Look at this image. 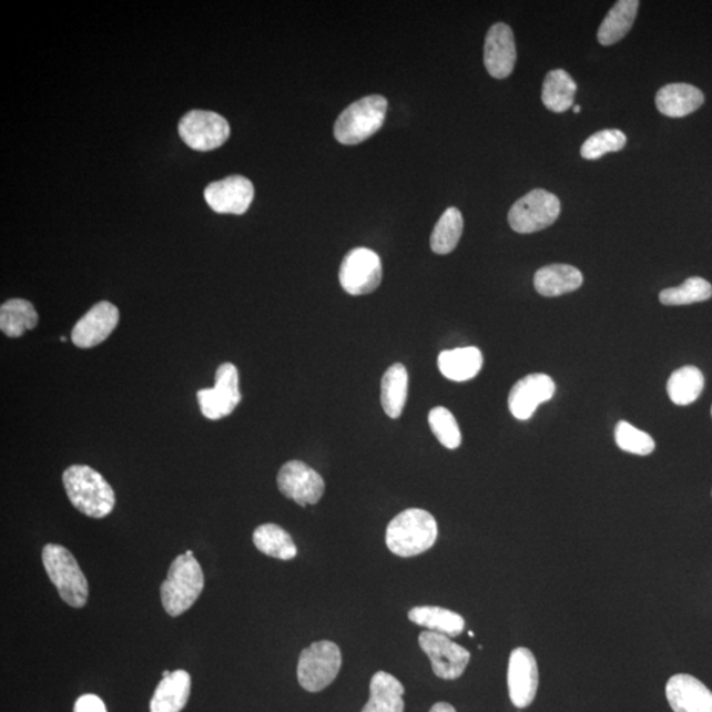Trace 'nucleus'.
<instances>
[{"label":"nucleus","instance_id":"nucleus-1","mask_svg":"<svg viewBox=\"0 0 712 712\" xmlns=\"http://www.w3.org/2000/svg\"><path fill=\"white\" fill-rule=\"evenodd\" d=\"M69 500L75 509L93 519L106 518L115 507V494L109 481L92 467L74 465L62 475Z\"/></svg>","mask_w":712,"mask_h":712},{"label":"nucleus","instance_id":"nucleus-2","mask_svg":"<svg viewBox=\"0 0 712 712\" xmlns=\"http://www.w3.org/2000/svg\"><path fill=\"white\" fill-rule=\"evenodd\" d=\"M437 537L436 519L424 509L409 508L388 523L386 542L394 555L409 558L429 550Z\"/></svg>","mask_w":712,"mask_h":712},{"label":"nucleus","instance_id":"nucleus-3","mask_svg":"<svg viewBox=\"0 0 712 712\" xmlns=\"http://www.w3.org/2000/svg\"><path fill=\"white\" fill-rule=\"evenodd\" d=\"M205 588V576L194 556L181 555L171 564L162 584V603L167 616L190 610Z\"/></svg>","mask_w":712,"mask_h":712},{"label":"nucleus","instance_id":"nucleus-4","mask_svg":"<svg viewBox=\"0 0 712 712\" xmlns=\"http://www.w3.org/2000/svg\"><path fill=\"white\" fill-rule=\"evenodd\" d=\"M387 109L388 102L382 95H368L352 103L335 122V139L345 145L366 142L383 128Z\"/></svg>","mask_w":712,"mask_h":712},{"label":"nucleus","instance_id":"nucleus-5","mask_svg":"<svg viewBox=\"0 0 712 712\" xmlns=\"http://www.w3.org/2000/svg\"><path fill=\"white\" fill-rule=\"evenodd\" d=\"M43 563L49 579L67 604L81 609L88 603V579L71 551L58 543H48L43 549Z\"/></svg>","mask_w":712,"mask_h":712},{"label":"nucleus","instance_id":"nucleus-6","mask_svg":"<svg viewBox=\"0 0 712 712\" xmlns=\"http://www.w3.org/2000/svg\"><path fill=\"white\" fill-rule=\"evenodd\" d=\"M342 667V653L332 641H317L299 654L297 677L299 685L309 693H318L332 685Z\"/></svg>","mask_w":712,"mask_h":712},{"label":"nucleus","instance_id":"nucleus-7","mask_svg":"<svg viewBox=\"0 0 712 712\" xmlns=\"http://www.w3.org/2000/svg\"><path fill=\"white\" fill-rule=\"evenodd\" d=\"M560 214L561 202L557 195L535 190L515 202L508 213V222L513 232L532 234L553 225Z\"/></svg>","mask_w":712,"mask_h":712},{"label":"nucleus","instance_id":"nucleus-8","mask_svg":"<svg viewBox=\"0 0 712 712\" xmlns=\"http://www.w3.org/2000/svg\"><path fill=\"white\" fill-rule=\"evenodd\" d=\"M383 278L380 256L375 251L358 247L344 257L339 268L342 288L352 296H363L379 288Z\"/></svg>","mask_w":712,"mask_h":712},{"label":"nucleus","instance_id":"nucleus-9","mask_svg":"<svg viewBox=\"0 0 712 712\" xmlns=\"http://www.w3.org/2000/svg\"><path fill=\"white\" fill-rule=\"evenodd\" d=\"M179 134L192 150L208 152L227 142L230 124L213 111L193 110L181 119Z\"/></svg>","mask_w":712,"mask_h":712},{"label":"nucleus","instance_id":"nucleus-10","mask_svg":"<svg viewBox=\"0 0 712 712\" xmlns=\"http://www.w3.org/2000/svg\"><path fill=\"white\" fill-rule=\"evenodd\" d=\"M197 400L208 420H221L233 414L242 400L240 373L233 363H223L216 369L214 388L199 390Z\"/></svg>","mask_w":712,"mask_h":712},{"label":"nucleus","instance_id":"nucleus-11","mask_svg":"<svg viewBox=\"0 0 712 712\" xmlns=\"http://www.w3.org/2000/svg\"><path fill=\"white\" fill-rule=\"evenodd\" d=\"M418 642L430 659L433 672L438 679L457 680L469 665L470 652L451 641L446 634L433 631L423 632Z\"/></svg>","mask_w":712,"mask_h":712},{"label":"nucleus","instance_id":"nucleus-12","mask_svg":"<svg viewBox=\"0 0 712 712\" xmlns=\"http://www.w3.org/2000/svg\"><path fill=\"white\" fill-rule=\"evenodd\" d=\"M277 486L285 498L302 507L317 505L325 492L324 478L302 460H289L282 467Z\"/></svg>","mask_w":712,"mask_h":712},{"label":"nucleus","instance_id":"nucleus-13","mask_svg":"<svg viewBox=\"0 0 712 712\" xmlns=\"http://www.w3.org/2000/svg\"><path fill=\"white\" fill-rule=\"evenodd\" d=\"M507 681L513 706L518 709L530 706L539 690V667L529 649L518 648L511 653Z\"/></svg>","mask_w":712,"mask_h":712},{"label":"nucleus","instance_id":"nucleus-14","mask_svg":"<svg viewBox=\"0 0 712 712\" xmlns=\"http://www.w3.org/2000/svg\"><path fill=\"white\" fill-rule=\"evenodd\" d=\"M255 190L253 183L246 177L235 174L215 183L208 184L205 190L207 205L220 214L242 215L253 204Z\"/></svg>","mask_w":712,"mask_h":712},{"label":"nucleus","instance_id":"nucleus-15","mask_svg":"<svg viewBox=\"0 0 712 712\" xmlns=\"http://www.w3.org/2000/svg\"><path fill=\"white\" fill-rule=\"evenodd\" d=\"M556 383L546 374L526 376L511 389L508 396V407L515 418L520 421L529 420L541 404L553 399Z\"/></svg>","mask_w":712,"mask_h":712},{"label":"nucleus","instance_id":"nucleus-16","mask_svg":"<svg viewBox=\"0 0 712 712\" xmlns=\"http://www.w3.org/2000/svg\"><path fill=\"white\" fill-rule=\"evenodd\" d=\"M119 323V311L109 302H101L93 306L72 330V342L77 347L90 348L101 345Z\"/></svg>","mask_w":712,"mask_h":712},{"label":"nucleus","instance_id":"nucleus-17","mask_svg":"<svg viewBox=\"0 0 712 712\" xmlns=\"http://www.w3.org/2000/svg\"><path fill=\"white\" fill-rule=\"evenodd\" d=\"M518 59L511 27L495 24L488 30L485 43V65L494 79L505 80L511 75Z\"/></svg>","mask_w":712,"mask_h":712},{"label":"nucleus","instance_id":"nucleus-18","mask_svg":"<svg viewBox=\"0 0 712 712\" xmlns=\"http://www.w3.org/2000/svg\"><path fill=\"white\" fill-rule=\"evenodd\" d=\"M665 693L674 712H712V691L693 675H673Z\"/></svg>","mask_w":712,"mask_h":712},{"label":"nucleus","instance_id":"nucleus-19","mask_svg":"<svg viewBox=\"0 0 712 712\" xmlns=\"http://www.w3.org/2000/svg\"><path fill=\"white\" fill-rule=\"evenodd\" d=\"M703 102L704 95L701 90L689 83H670L655 95V106L661 114L670 118L693 114Z\"/></svg>","mask_w":712,"mask_h":712},{"label":"nucleus","instance_id":"nucleus-20","mask_svg":"<svg viewBox=\"0 0 712 712\" xmlns=\"http://www.w3.org/2000/svg\"><path fill=\"white\" fill-rule=\"evenodd\" d=\"M192 679L185 670H176L159 683L151 700V712H181L190 700Z\"/></svg>","mask_w":712,"mask_h":712},{"label":"nucleus","instance_id":"nucleus-21","mask_svg":"<svg viewBox=\"0 0 712 712\" xmlns=\"http://www.w3.org/2000/svg\"><path fill=\"white\" fill-rule=\"evenodd\" d=\"M581 271L569 264H551L536 272L535 288L541 296L557 297L581 288Z\"/></svg>","mask_w":712,"mask_h":712},{"label":"nucleus","instance_id":"nucleus-22","mask_svg":"<svg viewBox=\"0 0 712 712\" xmlns=\"http://www.w3.org/2000/svg\"><path fill=\"white\" fill-rule=\"evenodd\" d=\"M484 367V354L477 347L454 348L438 355V368L446 379L467 382Z\"/></svg>","mask_w":712,"mask_h":712},{"label":"nucleus","instance_id":"nucleus-23","mask_svg":"<svg viewBox=\"0 0 712 712\" xmlns=\"http://www.w3.org/2000/svg\"><path fill=\"white\" fill-rule=\"evenodd\" d=\"M404 686L393 674L375 673L369 683V700L362 712H404Z\"/></svg>","mask_w":712,"mask_h":712},{"label":"nucleus","instance_id":"nucleus-24","mask_svg":"<svg viewBox=\"0 0 712 712\" xmlns=\"http://www.w3.org/2000/svg\"><path fill=\"white\" fill-rule=\"evenodd\" d=\"M639 6L638 0H620L613 6L599 27V43L609 47L624 39L638 17Z\"/></svg>","mask_w":712,"mask_h":712},{"label":"nucleus","instance_id":"nucleus-25","mask_svg":"<svg viewBox=\"0 0 712 712\" xmlns=\"http://www.w3.org/2000/svg\"><path fill=\"white\" fill-rule=\"evenodd\" d=\"M411 623L427 627L429 631L446 634L449 638L459 637L465 630V619L459 613L443 609V607H415L408 613Z\"/></svg>","mask_w":712,"mask_h":712},{"label":"nucleus","instance_id":"nucleus-26","mask_svg":"<svg viewBox=\"0 0 712 712\" xmlns=\"http://www.w3.org/2000/svg\"><path fill=\"white\" fill-rule=\"evenodd\" d=\"M409 376L401 363L390 366L382 379V407L390 418H399L408 397Z\"/></svg>","mask_w":712,"mask_h":712},{"label":"nucleus","instance_id":"nucleus-27","mask_svg":"<svg viewBox=\"0 0 712 712\" xmlns=\"http://www.w3.org/2000/svg\"><path fill=\"white\" fill-rule=\"evenodd\" d=\"M38 323L39 314L27 299L12 298L0 308V329L7 337H22L26 332L34 329Z\"/></svg>","mask_w":712,"mask_h":712},{"label":"nucleus","instance_id":"nucleus-28","mask_svg":"<svg viewBox=\"0 0 712 712\" xmlns=\"http://www.w3.org/2000/svg\"><path fill=\"white\" fill-rule=\"evenodd\" d=\"M577 89L576 81L568 72L555 69L543 81L542 103L553 113H564L574 104Z\"/></svg>","mask_w":712,"mask_h":712},{"label":"nucleus","instance_id":"nucleus-29","mask_svg":"<svg viewBox=\"0 0 712 712\" xmlns=\"http://www.w3.org/2000/svg\"><path fill=\"white\" fill-rule=\"evenodd\" d=\"M253 540L257 550L277 560L289 561L297 556L292 536L276 523H263L255 529Z\"/></svg>","mask_w":712,"mask_h":712},{"label":"nucleus","instance_id":"nucleus-30","mask_svg":"<svg viewBox=\"0 0 712 712\" xmlns=\"http://www.w3.org/2000/svg\"><path fill=\"white\" fill-rule=\"evenodd\" d=\"M704 388V376L701 369L685 366L677 369L668 380V395L670 400L680 407L693 404L701 396Z\"/></svg>","mask_w":712,"mask_h":712},{"label":"nucleus","instance_id":"nucleus-31","mask_svg":"<svg viewBox=\"0 0 712 712\" xmlns=\"http://www.w3.org/2000/svg\"><path fill=\"white\" fill-rule=\"evenodd\" d=\"M464 233V216L457 207H449L437 222L430 236L433 253L446 255L458 246Z\"/></svg>","mask_w":712,"mask_h":712},{"label":"nucleus","instance_id":"nucleus-32","mask_svg":"<svg viewBox=\"0 0 712 712\" xmlns=\"http://www.w3.org/2000/svg\"><path fill=\"white\" fill-rule=\"evenodd\" d=\"M712 296V285L702 277H690L677 288H668L660 293L661 304L668 306L690 305L708 302Z\"/></svg>","mask_w":712,"mask_h":712},{"label":"nucleus","instance_id":"nucleus-33","mask_svg":"<svg viewBox=\"0 0 712 712\" xmlns=\"http://www.w3.org/2000/svg\"><path fill=\"white\" fill-rule=\"evenodd\" d=\"M428 421L433 435L446 449L456 450L462 444V433L456 417L445 407H436L429 411Z\"/></svg>","mask_w":712,"mask_h":712},{"label":"nucleus","instance_id":"nucleus-34","mask_svg":"<svg viewBox=\"0 0 712 712\" xmlns=\"http://www.w3.org/2000/svg\"><path fill=\"white\" fill-rule=\"evenodd\" d=\"M616 441L619 449L637 456H649L655 449L654 439L648 433L634 428L627 421L617 425Z\"/></svg>","mask_w":712,"mask_h":712},{"label":"nucleus","instance_id":"nucleus-35","mask_svg":"<svg viewBox=\"0 0 712 712\" xmlns=\"http://www.w3.org/2000/svg\"><path fill=\"white\" fill-rule=\"evenodd\" d=\"M627 138L619 130H603L596 132L582 145L581 155L583 159L597 160L606 153L618 152L624 149Z\"/></svg>","mask_w":712,"mask_h":712},{"label":"nucleus","instance_id":"nucleus-36","mask_svg":"<svg viewBox=\"0 0 712 712\" xmlns=\"http://www.w3.org/2000/svg\"><path fill=\"white\" fill-rule=\"evenodd\" d=\"M74 712H108V710L100 696L85 694L77 700Z\"/></svg>","mask_w":712,"mask_h":712},{"label":"nucleus","instance_id":"nucleus-37","mask_svg":"<svg viewBox=\"0 0 712 712\" xmlns=\"http://www.w3.org/2000/svg\"><path fill=\"white\" fill-rule=\"evenodd\" d=\"M429 712H457V710L454 709L450 703L439 702L436 703Z\"/></svg>","mask_w":712,"mask_h":712},{"label":"nucleus","instance_id":"nucleus-38","mask_svg":"<svg viewBox=\"0 0 712 712\" xmlns=\"http://www.w3.org/2000/svg\"><path fill=\"white\" fill-rule=\"evenodd\" d=\"M581 110H582L581 106H576L574 108V113L579 114V113H581Z\"/></svg>","mask_w":712,"mask_h":712},{"label":"nucleus","instance_id":"nucleus-39","mask_svg":"<svg viewBox=\"0 0 712 712\" xmlns=\"http://www.w3.org/2000/svg\"><path fill=\"white\" fill-rule=\"evenodd\" d=\"M170 675H171L170 670H165V672H163V679H165V677H170Z\"/></svg>","mask_w":712,"mask_h":712},{"label":"nucleus","instance_id":"nucleus-40","mask_svg":"<svg viewBox=\"0 0 712 712\" xmlns=\"http://www.w3.org/2000/svg\"><path fill=\"white\" fill-rule=\"evenodd\" d=\"M185 555L193 556V551L192 550H187V551H185Z\"/></svg>","mask_w":712,"mask_h":712},{"label":"nucleus","instance_id":"nucleus-41","mask_svg":"<svg viewBox=\"0 0 712 712\" xmlns=\"http://www.w3.org/2000/svg\"><path fill=\"white\" fill-rule=\"evenodd\" d=\"M712 411V410H711Z\"/></svg>","mask_w":712,"mask_h":712}]
</instances>
